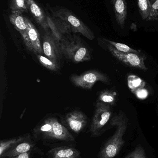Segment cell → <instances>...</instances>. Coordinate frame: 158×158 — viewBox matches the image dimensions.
Listing matches in <instances>:
<instances>
[{
  "mask_svg": "<svg viewBox=\"0 0 158 158\" xmlns=\"http://www.w3.org/2000/svg\"><path fill=\"white\" fill-rule=\"evenodd\" d=\"M32 139L51 147L66 143L70 146L75 143L74 136L55 118H47L36 126L32 131Z\"/></svg>",
  "mask_w": 158,
  "mask_h": 158,
  "instance_id": "obj_1",
  "label": "cell"
},
{
  "mask_svg": "<svg viewBox=\"0 0 158 158\" xmlns=\"http://www.w3.org/2000/svg\"><path fill=\"white\" fill-rule=\"evenodd\" d=\"M110 124L116 127V132L101 149L98 158L115 157L119 154L125 143L122 137L128 127V119L125 113L120 111L112 118Z\"/></svg>",
  "mask_w": 158,
  "mask_h": 158,
  "instance_id": "obj_2",
  "label": "cell"
},
{
  "mask_svg": "<svg viewBox=\"0 0 158 158\" xmlns=\"http://www.w3.org/2000/svg\"><path fill=\"white\" fill-rule=\"evenodd\" d=\"M60 42L62 54L70 61L79 63L91 60L90 51L77 35L67 34Z\"/></svg>",
  "mask_w": 158,
  "mask_h": 158,
  "instance_id": "obj_3",
  "label": "cell"
},
{
  "mask_svg": "<svg viewBox=\"0 0 158 158\" xmlns=\"http://www.w3.org/2000/svg\"><path fill=\"white\" fill-rule=\"evenodd\" d=\"M52 12L53 16L60 19L71 32L80 33L91 40L94 39V34L91 29L69 10L60 8Z\"/></svg>",
  "mask_w": 158,
  "mask_h": 158,
  "instance_id": "obj_4",
  "label": "cell"
},
{
  "mask_svg": "<svg viewBox=\"0 0 158 158\" xmlns=\"http://www.w3.org/2000/svg\"><path fill=\"white\" fill-rule=\"evenodd\" d=\"M111 113L110 105L97 101L90 128L92 137H98L103 133V129L110 119Z\"/></svg>",
  "mask_w": 158,
  "mask_h": 158,
  "instance_id": "obj_5",
  "label": "cell"
},
{
  "mask_svg": "<svg viewBox=\"0 0 158 158\" xmlns=\"http://www.w3.org/2000/svg\"><path fill=\"white\" fill-rule=\"evenodd\" d=\"M70 81L76 86L86 89H91L98 81L110 83V79L106 75L94 70L86 71L79 76L74 75L70 78Z\"/></svg>",
  "mask_w": 158,
  "mask_h": 158,
  "instance_id": "obj_6",
  "label": "cell"
},
{
  "mask_svg": "<svg viewBox=\"0 0 158 158\" xmlns=\"http://www.w3.org/2000/svg\"><path fill=\"white\" fill-rule=\"evenodd\" d=\"M27 30L20 34L27 49L36 55L44 54L42 46L40 40V34L34 25L28 18L25 17Z\"/></svg>",
  "mask_w": 158,
  "mask_h": 158,
  "instance_id": "obj_7",
  "label": "cell"
},
{
  "mask_svg": "<svg viewBox=\"0 0 158 158\" xmlns=\"http://www.w3.org/2000/svg\"><path fill=\"white\" fill-rule=\"evenodd\" d=\"M43 50L45 56L58 64H60L63 55L60 47V42L52 32H45L43 40Z\"/></svg>",
  "mask_w": 158,
  "mask_h": 158,
  "instance_id": "obj_8",
  "label": "cell"
},
{
  "mask_svg": "<svg viewBox=\"0 0 158 158\" xmlns=\"http://www.w3.org/2000/svg\"><path fill=\"white\" fill-rule=\"evenodd\" d=\"M107 43V42H106ZM107 43V47L111 54L125 64L146 71L147 68L145 65L146 57L140 55V54L135 53H123L117 51L111 44Z\"/></svg>",
  "mask_w": 158,
  "mask_h": 158,
  "instance_id": "obj_9",
  "label": "cell"
},
{
  "mask_svg": "<svg viewBox=\"0 0 158 158\" xmlns=\"http://www.w3.org/2000/svg\"><path fill=\"white\" fill-rule=\"evenodd\" d=\"M36 148V143L29 134L26 139L0 156V158H12L26 152H33Z\"/></svg>",
  "mask_w": 158,
  "mask_h": 158,
  "instance_id": "obj_10",
  "label": "cell"
},
{
  "mask_svg": "<svg viewBox=\"0 0 158 158\" xmlns=\"http://www.w3.org/2000/svg\"><path fill=\"white\" fill-rule=\"evenodd\" d=\"M66 122L68 127L71 131L79 134L87 125V118L82 111L74 110L67 114Z\"/></svg>",
  "mask_w": 158,
  "mask_h": 158,
  "instance_id": "obj_11",
  "label": "cell"
},
{
  "mask_svg": "<svg viewBox=\"0 0 158 158\" xmlns=\"http://www.w3.org/2000/svg\"><path fill=\"white\" fill-rule=\"evenodd\" d=\"M28 10L29 11L37 23L45 30L49 31V24L47 15L43 11L34 0H25Z\"/></svg>",
  "mask_w": 158,
  "mask_h": 158,
  "instance_id": "obj_12",
  "label": "cell"
},
{
  "mask_svg": "<svg viewBox=\"0 0 158 158\" xmlns=\"http://www.w3.org/2000/svg\"><path fill=\"white\" fill-rule=\"evenodd\" d=\"M48 158H79L80 153L71 146H61L52 148L47 152Z\"/></svg>",
  "mask_w": 158,
  "mask_h": 158,
  "instance_id": "obj_13",
  "label": "cell"
},
{
  "mask_svg": "<svg viewBox=\"0 0 158 158\" xmlns=\"http://www.w3.org/2000/svg\"><path fill=\"white\" fill-rule=\"evenodd\" d=\"M116 21L122 29L125 27L128 15L127 5L126 0H111Z\"/></svg>",
  "mask_w": 158,
  "mask_h": 158,
  "instance_id": "obj_14",
  "label": "cell"
},
{
  "mask_svg": "<svg viewBox=\"0 0 158 158\" xmlns=\"http://www.w3.org/2000/svg\"><path fill=\"white\" fill-rule=\"evenodd\" d=\"M22 14L20 12H15L11 13L9 16L10 22L20 34L24 33L27 28L25 17L23 16Z\"/></svg>",
  "mask_w": 158,
  "mask_h": 158,
  "instance_id": "obj_15",
  "label": "cell"
},
{
  "mask_svg": "<svg viewBox=\"0 0 158 158\" xmlns=\"http://www.w3.org/2000/svg\"><path fill=\"white\" fill-rule=\"evenodd\" d=\"M28 134L6 140H1L0 142V156L6 152L19 142H22L28 135Z\"/></svg>",
  "mask_w": 158,
  "mask_h": 158,
  "instance_id": "obj_16",
  "label": "cell"
},
{
  "mask_svg": "<svg viewBox=\"0 0 158 158\" xmlns=\"http://www.w3.org/2000/svg\"><path fill=\"white\" fill-rule=\"evenodd\" d=\"M127 81L128 86L134 94L138 90L144 88L146 85L145 82L135 75H130Z\"/></svg>",
  "mask_w": 158,
  "mask_h": 158,
  "instance_id": "obj_17",
  "label": "cell"
},
{
  "mask_svg": "<svg viewBox=\"0 0 158 158\" xmlns=\"http://www.w3.org/2000/svg\"><path fill=\"white\" fill-rule=\"evenodd\" d=\"M139 12L143 20L149 17L151 9V2L149 0H137Z\"/></svg>",
  "mask_w": 158,
  "mask_h": 158,
  "instance_id": "obj_18",
  "label": "cell"
},
{
  "mask_svg": "<svg viewBox=\"0 0 158 158\" xmlns=\"http://www.w3.org/2000/svg\"><path fill=\"white\" fill-rule=\"evenodd\" d=\"M40 63L47 69L53 71H57L60 68V66L51 61L46 56L42 55H36Z\"/></svg>",
  "mask_w": 158,
  "mask_h": 158,
  "instance_id": "obj_19",
  "label": "cell"
},
{
  "mask_svg": "<svg viewBox=\"0 0 158 158\" xmlns=\"http://www.w3.org/2000/svg\"><path fill=\"white\" fill-rule=\"evenodd\" d=\"M11 13L28 12V8L25 0H11L10 4Z\"/></svg>",
  "mask_w": 158,
  "mask_h": 158,
  "instance_id": "obj_20",
  "label": "cell"
},
{
  "mask_svg": "<svg viewBox=\"0 0 158 158\" xmlns=\"http://www.w3.org/2000/svg\"><path fill=\"white\" fill-rule=\"evenodd\" d=\"M104 40L106 42L112 45L117 51L122 52L135 53L140 54L139 51L132 49L130 47H129V46L126 45V44L112 41L109 40H107V39H104Z\"/></svg>",
  "mask_w": 158,
  "mask_h": 158,
  "instance_id": "obj_21",
  "label": "cell"
},
{
  "mask_svg": "<svg viewBox=\"0 0 158 158\" xmlns=\"http://www.w3.org/2000/svg\"><path fill=\"white\" fill-rule=\"evenodd\" d=\"M115 99V94L109 90L102 91L98 97L99 101L109 105H114Z\"/></svg>",
  "mask_w": 158,
  "mask_h": 158,
  "instance_id": "obj_22",
  "label": "cell"
},
{
  "mask_svg": "<svg viewBox=\"0 0 158 158\" xmlns=\"http://www.w3.org/2000/svg\"><path fill=\"white\" fill-rule=\"evenodd\" d=\"M151 9L150 15L147 21L158 20V0H150Z\"/></svg>",
  "mask_w": 158,
  "mask_h": 158,
  "instance_id": "obj_23",
  "label": "cell"
},
{
  "mask_svg": "<svg viewBox=\"0 0 158 158\" xmlns=\"http://www.w3.org/2000/svg\"><path fill=\"white\" fill-rule=\"evenodd\" d=\"M124 158H147V157L144 149L139 145L132 152Z\"/></svg>",
  "mask_w": 158,
  "mask_h": 158,
  "instance_id": "obj_24",
  "label": "cell"
},
{
  "mask_svg": "<svg viewBox=\"0 0 158 158\" xmlns=\"http://www.w3.org/2000/svg\"><path fill=\"white\" fill-rule=\"evenodd\" d=\"M134 94L138 98L143 99H145L147 97L148 95V92L147 89L144 88L138 90Z\"/></svg>",
  "mask_w": 158,
  "mask_h": 158,
  "instance_id": "obj_25",
  "label": "cell"
},
{
  "mask_svg": "<svg viewBox=\"0 0 158 158\" xmlns=\"http://www.w3.org/2000/svg\"><path fill=\"white\" fill-rule=\"evenodd\" d=\"M32 152H28L23 153L12 158H30Z\"/></svg>",
  "mask_w": 158,
  "mask_h": 158,
  "instance_id": "obj_26",
  "label": "cell"
}]
</instances>
